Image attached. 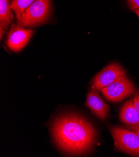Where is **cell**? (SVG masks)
Returning a JSON list of instances; mask_svg holds the SVG:
<instances>
[{"mask_svg": "<svg viewBox=\"0 0 139 157\" xmlns=\"http://www.w3.org/2000/svg\"><path fill=\"white\" fill-rule=\"evenodd\" d=\"M52 133L59 148L73 155L89 151L97 138V132L92 123L74 114L57 118L52 124Z\"/></svg>", "mask_w": 139, "mask_h": 157, "instance_id": "cell-1", "label": "cell"}, {"mask_svg": "<svg viewBox=\"0 0 139 157\" xmlns=\"http://www.w3.org/2000/svg\"><path fill=\"white\" fill-rule=\"evenodd\" d=\"M51 0H35L17 19L21 27H34L47 21L51 12Z\"/></svg>", "mask_w": 139, "mask_h": 157, "instance_id": "cell-2", "label": "cell"}, {"mask_svg": "<svg viewBox=\"0 0 139 157\" xmlns=\"http://www.w3.org/2000/svg\"><path fill=\"white\" fill-rule=\"evenodd\" d=\"M109 130L116 148L125 153L139 156V137L132 130L119 127H110Z\"/></svg>", "mask_w": 139, "mask_h": 157, "instance_id": "cell-3", "label": "cell"}, {"mask_svg": "<svg viewBox=\"0 0 139 157\" xmlns=\"http://www.w3.org/2000/svg\"><path fill=\"white\" fill-rule=\"evenodd\" d=\"M135 91V85L127 75L119 78L101 90L103 96L108 101L112 103L123 101L133 95Z\"/></svg>", "mask_w": 139, "mask_h": 157, "instance_id": "cell-4", "label": "cell"}, {"mask_svg": "<svg viewBox=\"0 0 139 157\" xmlns=\"http://www.w3.org/2000/svg\"><path fill=\"white\" fill-rule=\"evenodd\" d=\"M126 75L124 68L117 63H112L105 67L96 75L92 81V85L101 91L119 78Z\"/></svg>", "mask_w": 139, "mask_h": 157, "instance_id": "cell-5", "label": "cell"}, {"mask_svg": "<svg viewBox=\"0 0 139 157\" xmlns=\"http://www.w3.org/2000/svg\"><path fill=\"white\" fill-rule=\"evenodd\" d=\"M35 31L25 29L20 26L11 27L8 35L6 44L8 48L14 52L22 50L31 38Z\"/></svg>", "mask_w": 139, "mask_h": 157, "instance_id": "cell-6", "label": "cell"}, {"mask_svg": "<svg viewBox=\"0 0 139 157\" xmlns=\"http://www.w3.org/2000/svg\"><path fill=\"white\" fill-rule=\"evenodd\" d=\"M98 91L92 85L87 94L86 105L96 117L101 120H104L109 115L110 106L104 101Z\"/></svg>", "mask_w": 139, "mask_h": 157, "instance_id": "cell-7", "label": "cell"}, {"mask_svg": "<svg viewBox=\"0 0 139 157\" xmlns=\"http://www.w3.org/2000/svg\"><path fill=\"white\" fill-rule=\"evenodd\" d=\"M119 118L123 123L127 125L139 126V113L134 106L133 99L123 105L120 111Z\"/></svg>", "mask_w": 139, "mask_h": 157, "instance_id": "cell-8", "label": "cell"}, {"mask_svg": "<svg viewBox=\"0 0 139 157\" xmlns=\"http://www.w3.org/2000/svg\"><path fill=\"white\" fill-rule=\"evenodd\" d=\"M9 0H0V29L6 31L7 27L13 20Z\"/></svg>", "mask_w": 139, "mask_h": 157, "instance_id": "cell-9", "label": "cell"}, {"mask_svg": "<svg viewBox=\"0 0 139 157\" xmlns=\"http://www.w3.org/2000/svg\"><path fill=\"white\" fill-rule=\"evenodd\" d=\"M35 1V0H12L11 8L16 14L17 19L21 17L26 8Z\"/></svg>", "mask_w": 139, "mask_h": 157, "instance_id": "cell-10", "label": "cell"}, {"mask_svg": "<svg viewBox=\"0 0 139 157\" xmlns=\"http://www.w3.org/2000/svg\"><path fill=\"white\" fill-rule=\"evenodd\" d=\"M129 8L132 11L139 10V0H127Z\"/></svg>", "mask_w": 139, "mask_h": 157, "instance_id": "cell-11", "label": "cell"}, {"mask_svg": "<svg viewBox=\"0 0 139 157\" xmlns=\"http://www.w3.org/2000/svg\"><path fill=\"white\" fill-rule=\"evenodd\" d=\"M133 100H134V106L137 110V112L139 113V92L137 93V94L135 95Z\"/></svg>", "mask_w": 139, "mask_h": 157, "instance_id": "cell-12", "label": "cell"}, {"mask_svg": "<svg viewBox=\"0 0 139 157\" xmlns=\"http://www.w3.org/2000/svg\"><path fill=\"white\" fill-rule=\"evenodd\" d=\"M126 127L134 132L139 137V126H131V125H127Z\"/></svg>", "mask_w": 139, "mask_h": 157, "instance_id": "cell-13", "label": "cell"}, {"mask_svg": "<svg viewBox=\"0 0 139 157\" xmlns=\"http://www.w3.org/2000/svg\"><path fill=\"white\" fill-rule=\"evenodd\" d=\"M134 12L135 13V14H136L138 16V18H139V10H137L134 11Z\"/></svg>", "mask_w": 139, "mask_h": 157, "instance_id": "cell-14", "label": "cell"}]
</instances>
